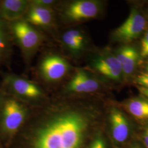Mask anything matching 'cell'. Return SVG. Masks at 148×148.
Wrapping results in <instances>:
<instances>
[{
    "mask_svg": "<svg viewBox=\"0 0 148 148\" xmlns=\"http://www.w3.org/2000/svg\"><path fill=\"white\" fill-rule=\"evenodd\" d=\"M3 84L7 90L14 95L27 99H37L43 95L42 90L39 86L14 74L5 75Z\"/></svg>",
    "mask_w": 148,
    "mask_h": 148,
    "instance_id": "obj_11",
    "label": "cell"
},
{
    "mask_svg": "<svg viewBox=\"0 0 148 148\" xmlns=\"http://www.w3.org/2000/svg\"><path fill=\"white\" fill-rule=\"evenodd\" d=\"M6 22L0 21V62L8 58L11 54V35L9 26Z\"/></svg>",
    "mask_w": 148,
    "mask_h": 148,
    "instance_id": "obj_16",
    "label": "cell"
},
{
    "mask_svg": "<svg viewBox=\"0 0 148 148\" xmlns=\"http://www.w3.org/2000/svg\"><path fill=\"white\" fill-rule=\"evenodd\" d=\"M111 86L88 68H77L64 91L69 95H106Z\"/></svg>",
    "mask_w": 148,
    "mask_h": 148,
    "instance_id": "obj_3",
    "label": "cell"
},
{
    "mask_svg": "<svg viewBox=\"0 0 148 148\" xmlns=\"http://www.w3.org/2000/svg\"><path fill=\"white\" fill-rule=\"evenodd\" d=\"M29 6L28 0L0 1V21L12 23L23 19Z\"/></svg>",
    "mask_w": 148,
    "mask_h": 148,
    "instance_id": "obj_15",
    "label": "cell"
},
{
    "mask_svg": "<svg viewBox=\"0 0 148 148\" xmlns=\"http://www.w3.org/2000/svg\"><path fill=\"white\" fill-rule=\"evenodd\" d=\"M27 111L19 101L8 98L3 106L1 124L3 130L8 134H14L25 121Z\"/></svg>",
    "mask_w": 148,
    "mask_h": 148,
    "instance_id": "obj_10",
    "label": "cell"
},
{
    "mask_svg": "<svg viewBox=\"0 0 148 148\" xmlns=\"http://www.w3.org/2000/svg\"><path fill=\"white\" fill-rule=\"evenodd\" d=\"M87 148H114L106 133L105 126L95 134Z\"/></svg>",
    "mask_w": 148,
    "mask_h": 148,
    "instance_id": "obj_17",
    "label": "cell"
},
{
    "mask_svg": "<svg viewBox=\"0 0 148 148\" xmlns=\"http://www.w3.org/2000/svg\"><path fill=\"white\" fill-rule=\"evenodd\" d=\"M9 23L12 38L20 48L25 60L29 63L42 43V35L24 19Z\"/></svg>",
    "mask_w": 148,
    "mask_h": 148,
    "instance_id": "obj_6",
    "label": "cell"
},
{
    "mask_svg": "<svg viewBox=\"0 0 148 148\" xmlns=\"http://www.w3.org/2000/svg\"><path fill=\"white\" fill-rule=\"evenodd\" d=\"M56 16L54 8L32 5L30 3L29 8L23 19L36 28L46 29L56 25Z\"/></svg>",
    "mask_w": 148,
    "mask_h": 148,
    "instance_id": "obj_14",
    "label": "cell"
},
{
    "mask_svg": "<svg viewBox=\"0 0 148 148\" xmlns=\"http://www.w3.org/2000/svg\"><path fill=\"white\" fill-rule=\"evenodd\" d=\"M60 42L69 56L74 58H81L90 51V38L81 28L68 29L62 33Z\"/></svg>",
    "mask_w": 148,
    "mask_h": 148,
    "instance_id": "obj_9",
    "label": "cell"
},
{
    "mask_svg": "<svg viewBox=\"0 0 148 148\" xmlns=\"http://www.w3.org/2000/svg\"><path fill=\"white\" fill-rule=\"evenodd\" d=\"M122 109L139 126L148 125V100L139 95L118 101Z\"/></svg>",
    "mask_w": 148,
    "mask_h": 148,
    "instance_id": "obj_13",
    "label": "cell"
},
{
    "mask_svg": "<svg viewBox=\"0 0 148 148\" xmlns=\"http://www.w3.org/2000/svg\"><path fill=\"white\" fill-rule=\"evenodd\" d=\"M73 95L54 101L37 115L32 148H87L104 127L110 98Z\"/></svg>",
    "mask_w": 148,
    "mask_h": 148,
    "instance_id": "obj_1",
    "label": "cell"
},
{
    "mask_svg": "<svg viewBox=\"0 0 148 148\" xmlns=\"http://www.w3.org/2000/svg\"><path fill=\"white\" fill-rule=\"evenodd\" d=\"M123 148H145L143 144L137 138H135L134 139L128 144L125 147Z\"/></svg>",
    "mask_w": 148,
    "mask_h": 148,
    "instance_id": "obj_22",
    "label": "cell"
},
{
    "mask_svg": "<svg viewBox=\"0 0 148 148\" xmlns=\"http://www.w3.org/2000/svg\"><path fill=\"white\" fill-rule=\"evenodd\" d=\"M88 66V69L111 86L125 84L121 64L110 48L93 53L89 58Z\"/></svg>",
    "mask_w": 148,
    "mask_h": 148,
    "instance_id": "obj_5",
    "label": "cell"
},
{
    "mask_svg": "<svg viewBox=\"0 0 148 148\" xmlns=\"http://www.w3.org/2000/svg\"><path fill=\"white\" fill-rule=\"evenodd\" d=\"M136 87H137L138 90L139 91V92L140 93V95L148 100V88H145V87L138 86H136Z\"/></svg>",
    "mask_w": 148,
    "mask_h": 148,
    "instance_id": "obj_23",
    "label": "cell"
},
{
    "mask_svg": "<svg viewBox=\"0 0 148 148\" xmlns=\"http://www.w3.org/2000/svg\"><path fill=\"white\" fill-rule=\"evenodd\" d=\"M139 126L118 101L109 99L106 111L105 131L114 148H123L137 137Z\"/></svg>",
    "mask_w": 148,
    "mask_h": 148,
    "instance_id": "obj_2",
    "label": "cell"
},
{
    "mask_svg": "<svg viewBox=\"0 0 148 148\" xmlns=\"http://www.w3.org/2000/svg\"><path fill=\"white\" fill-rule=\"evenodd\" d=\"M58 8L59 18L65 24L74 25L98 18L104 7L99 0H75L63 3Z\"/></svg>",
    "mask_w": 148,
    "mask_h": 148,
    "instance_id": "obj_4",
    "label": "cell"
},
{
    "mask_svg": "<svg viewBox=\"0 0 148 148\" xmlns=\"http://www.w3.org/2000/svg\"><path fill=\"white\" fill-rule=\"evenodd\" d=\"M145 14L146 17H147V19H148V10H147V12L145 13Z\"/></svg>",
    "mask_w": 148,
    "mask_h": 148,
    "instance_id": "obj_25",
    "label": "cell"
},
{
    "mask_svg": "<svg viewBox=\"0 0 148 148\" xmlns=\"http://www.w3.org/2000/svg\"><path fill=\"white\" fill-rule=\"evenodd\" d=\"M121 64L125 83L132 81L141 60L139 50L131 44L122 45L113 50Z\"/></svg>",
    "mask_w": 148,
    "mask_h": 148,
    "instance_id": "obj_12",
    "label": "cell"
},
{
    "mask_svg": "<svg viewBox=\"0 0 148 148\" xmlns=\"http://www.w3.org/2000/svg\"><path fill=\"white\" fill-rule=\"evenodd\" d=\"M72 66L63 56L51 53L45 56L39 65V73L46 82L56 84L61 81L72 70Z\"/></svg>",
    "mask_w": 148,
    "mask_h": 148,
    "instance_id": "obj_8",
    "label": "cell"
},
{
    "mask_svg": "<svg viewBox=\"0 0 148 148\" xmlns=\"http://www.w3.org/2000/svg\"><path fill=\"white\" fill-rule=\"evenodd\" d=\"M137 138L145 148H148V125L139 126L138 130Z\"/></svg>",
    "mask_w": 148,
    "mask_h": 148,
    "instance_id": "obj_19",
    "label": "cell"
},
{
    "mask_svg": "<svg viewBox=\"0 0 148 148\" xmlns=\"http://www.w3.org/2000/svg\"><path fill=\"white\" fill-rule=\"evenodd\" d=\"M60 2L58 1L54 0H31L30 1V5L40 6L43 7L52 8L57 7Z\"/></svg>",
    "mask_w": 148,
    "mask_h": 148,
    "instance_id": "obj_21",
    "label": "cell"
},
{
    "mask_svg": "<svg viewBox=\"0 0 148 148\" xmlns=\"http://www.w3.org/2000/svg\"><path fill=\"white\" fill-rule=\"evenodd\" d=\"M145 70H146V71L148 72V62H147V63L145 65Z\"/></svg>",
    "mask_w": 148,
    "mask_h": 148,
    "instance_id": "obj_24",
    "label": "cell"
},
{
    "mask_svg": "<svg viewBox=\"0 0 148 148\" xmlns=\"http://www.w3.org/2000/svg\"><path fill=\"white\" fill-rule=\"evenodd\" d=\"M148 21L144 12L132 7L126 20L111 32L112 42L128 45L135 41L148 30Z\"/></svg>",
    "mask_w": 148,
    "mask_h": 148,
    "instance_id": "obj_7",
    "label": "cell"
},
{
    "mask_svg": "<svg viewBox=\"0 0 148 148\" xmlns=\"http://www.w3.org/2000/svg\"><path fill=\"white\" fill-rule=\"evenodd\" d=\"M132 82L136 86L148 88V71H142L136 74L133 79Z\"/></svg>",
    "mask_w": 148,
    "mask_h": 148,
    "instance_id": "obj_18",
    "label": "cell"
},
{
    "mask_svg": "<svg viewBox=\"0 0 148 148\" xmlns=\"http://www.w3.org/2000/svg\"><path fill=\"white\" fill-rule=\"evenodd\" d=\"M139 53L141 59L148 57V29L143 34L140 45Z\"/></svg>",
    "mask_w": 148,
    "mask_h": 148,
    "instance_id": "obj_20",
    "label": "cell"
}]
</instances>
